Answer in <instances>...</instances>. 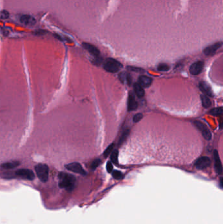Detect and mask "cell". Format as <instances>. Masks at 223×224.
<instances>
[{
    "label": "cell",
    "instance_id": "6da1fadb",
    "mask_svg": "<svg viewBox=\"0 0 223 224\" xmlns=\"http://www.w3.org/2000/svg\"><path fill=\"white\" fill-rule=\"evenodd\" d=\"M59 187L71 191L74 189L76 184V178L74 176L66 172H61L58 174Z\"/></svg>",
    "mask_w": 223,
    "mask_h": 224
},
{
    "label": "cell",
    "instance_id": "7a4b0ae2",
    "mask_svg": "<svg viewBox=\"0 0 223 224\" xmlns=\"http://www.w3.org/2000/svg\"><path fill=\"white\" fill-rule=\"evenodd\" d=\"M35 171L38 178L43 182H46L48 179L49 168L46 164L37 165L35 167Z\"/></svg>",
    "mask_w": 223,
    "mask_h": 224
},
{
    "label": "cell",
    "instance_id": "3957f363",
    "mask_svg": "<svg viewBox=\"0 0 223 224\" xmlns=\"http://www.w3.org/2000/svg\"><path fill=\"white\" fill-rule=\"evenodd\" d=\"M122 68V65L119 61L113 59H107L104 65V68L107 71L111 73H116Z\"/></svg>",
    "mask_w": 223,
    "mask_h": 224
},
{
    "label": "cell",
    "instance_id": "277c9868",
    "mask_svg": "<svg viewBox=\"0 0 223 224\" xmlns=\"http://www.w3.org/2000/svg\"><path fill=\"white\" fill-rule=\"evenodd\" d=\"M16 176L20 177L22 179L27 180H33L35 179V174L30 169H19L15 172Z\"/></svg>",
    "mask_w": 223,
    "mask_h": 224
},
{
    "label": "cell",
    "instance_id": "5b68a950",
    "mask_svg": "<svg viewBox=\"0 0 223 224\" xmlns=\"http://www.w3.org/2000/svg\"><path fill=\"white\" fill-rule=\"evenodd\" d=\"M194 124L195 126L197 127L200 131H201L203 136H204L206 140H211V136H211V131H209V129L207 128V126L204 124V123L200 122L199 121H195L194 122Z\"/></svg>",
    "mask_w": 223,
    "mask_h": 224
},
{
    "label": "cell",
    "instance_id": "8992f818",
    "mask_svg": "<svg viewBox=\"0 0 223 224\" xmlns=\"http://www.w3.org/2000/svg\"><path fill=\"white\" fill-rule=\"evenodd\" d=\"M65 167L66 168V169H68V171H71L73 172H75V173L79 174L81 175H86V172L83 169V168L82 167V166L81 164L79 163L74 162V163H69V164L66 165L65 166Z\"/></svg>",
    "mask_w": 223,
    "mask_h": 224
},
{
    "label": "cell",
    "instance_id": "52a82bcc",
    "mask_svg": "<svg viewBox=\"0 0 223 224\" xmlns=\"http://www.w3.org/2000/svg\"><path fill=\"white\" fill-rule=\"evenodd\" d=\"M211 163V159L207 157H202L196 161L195 166L198 169L203 170L209 167Z\"/></svg>",
    "mask_w": 223,
    "mask_h": 224
},
{
    "label": "cell",
    "instance_id": "ba28073f",
    "mask_svg": "<svg viewBox=\"0 0 223 224\" xmlns=\"http://www.w3.org/2000/svg\"><path fill=\"white\" fill-rule=\"evenodd\" d=\"M204 64L202 61H198L191 65L190 67V72L192 75H196L200 74L204 69Z\"/></svg>",
    "mask_w": 223,
    "mask_h": 224
},
{
    "label": "cell",
    "instance_id": "9c48e42d",
    "mask_svg": "<svg viewBox=\"0 0 223 224\" xmlns=\"http://www.w3.org/2000/svg\"><path fill=\"white\" fill-rule=\"evenodd\" d=\"M222 42H218V43L211 45L210 46L207 47L204 49V53H205V55L207 56L213 55L215 53L216 51H217V49H219L220 47L222 46Z\"/></svg>",
    "mask_w": 223,
    "mask_h": 224
},
{
    "label": "cell",
    "instance_id": "30bf717a",
    "mask_svg": "<svg viewBox=\"0 0 223 224\" xmlns=\"http://www.w3.org/2000/svg\"><path fill=\"white\" fill-rule=\"evenodd\" d=\"M214 159H215V171L218 174H221L222 172V166L221 161L220 160L219 155L217 150H215L213 153Z\"/></svg>",
    "mask_w": 223,
    "mask_h": 224
},
{
    "label": "cell",
    "instance_id": "8fae6325",
    "mask_svg": "<svg viewBox=\"0 0 223 224\" xmlns=\"http://www.w3.org/2000/svg\"><path fill=\"white\" fill-rule=\"evenodd\" d=\"M137 106L138 104L135 99L134 95H133V93L130 92L129 93L128 99V111H131L135 110V109H137Z\"/></svg>",
    "mask_w": 223,
    "mask_h": 224
},
{
    "label": "cell",
    "instance_id": "7c38bea8",
    "mask_svg": "<svg viewBox=\"0 0 223 224\" xmlns=\"http://www.w3.org/2000/svg\"><path fill=\"white\" fill-rule=\"evenodd\" d=\"M20 21L26 26H33L36 23V21L33 17L29 15H24L21 17Z\"/></svg>",
    "mask_w": 223,
    "mask_h": 224
},
{
    "label": "cell",
    "instance_id": "4fadbf2b",
    "mask_svg": "<svg viewBox=\"0 0 223 224\" xmlns=\"http://www.w3.org/2000/svg\"><path fill=\"white\" fill-rule=\"evenodd\" d=\"M82 47H83L86 51H88L91 55L94 56V57H98V56L100 55V51L98 50V49L94 45H93L88 43H82Z\"/></svg>",
    "mask_w": 223,
    "mask_h": 224
},
{
    "label": "cell",
    "instance_id": "5bb4252c",
    "mask_svg": "<svg viewBox=\"0 0 223 224\" xmlns=\"http://www.w3.org/2000/svg\"><path fill=\"white\" fill-rule=\"evenodd\" d=\"M199 87L200 90H201L207 96H211V97L213 96V93L212 89H211V87L209 86L207 83L204 81H202L200 83Z\"/></svg>",
    "mask_w": 223,
    "mask_h": 224
},
{
    "label": "cell",
    "instance_id": "9a60e30c",
    "mask_svg": "<svg viewBox=\"0 0 223 224\" xmlns=\"http://www.w3.org/2000/svg\"><path fill=\"white\" fill-rule=\"evenodd\" d=\"M138 83L141 85L143 88H147L151 85L152 83V79L151 77H147L146 75H141L138 78Z\"/></svg>",
    "mask_w": 223,
    "mask_h": 224
},
{
    "label": "cell",
    "instance_id": "2e32d148",
    "mask_svg": "<svg viewBox=\"0 0 223 224\" xmlns=\"http://www.w3.org/2000/svg\"><path fill=\"white\" fill-rule=\"evenodd\" d=\"M20 165V162L17 161H9V162L4 163L3 164H1V167L3 168L4 169H13L17 167L18 166Z\"/></svg>",
    "mask_w": 223,
    "mask_h": 224
},
{
    "label": "cell",
    "instance_id": "e0dca14e",
    "mask_svg": "<svg viewBox=\"0 0 223 224\" xmlns=\"http://www.w3.org/2000/svg\"><path fill=\"white\" fill-rule=\"evenodd\" d=\"M133 89H134V91L139 98H142L145 95V91L143 87L138 83H135L133 85Z\"/></svg>",
    "mask_w": 223,
    "mask_h": 224
},
{
    "label": "cell",
    "instance_id": "ac0fdd59",
    "mask_svg": "<svg viewBox=\"0 0 223 224\" xmlns=\"http://www.w3.org/2000/svg\"><path fill=\"white\" fill-rule=\"evenodd\" d=\"M201 100L203 106H204L205 108H208L209 107L211 106V101L206 95H201Z\"/></svg>",
    "mask_w": 223,
    "mask_h": 224
},
{
    "label": "cell",
    "instance_id": "d6986e66",
    "mask_svg": "<svg viewBox=\"0 0 223 224\" xmlns=\"http://www.w3.org/2000/svg\"><path fill=\"white\" fill-rule=\"evenodd\" d=\"M120 79L121 80L122 82L126 81L128 85H130L131 83V76L129 74H127V73H122L120 75Z\"/></svg>",
    "mask_w": 223,
    "mask_h": 224
},
{
    "label": "cell",
    "instance_id": "ffe728a7",
    "mask_svg": "<svg viewBox=\"0 0 223 224\" xmlns=\"http://www.w3.org/2000/svg\"><path fill=\"white\" fill-rule=\"evenodd\" d=\"M222 112H223L222 107H216V108L212 109L210 111H209V113L213 115H221Z\"/></svg>",
    "mask_w": 223,
    "mask_h": 224
},
{
    "label": "cell",
    "instance_id": "44dd1931",
    "mask_svg": "<svg viewBox=\"0 0 223 224\" xmlns=\"http://www.w3.org/2000/svg\"><path fill=\"white\" fill-rule=\"evenodd\" d=\"M118 156H119V151L117 149H115L114 151H112V153L111 155V159L115 164L118 163Z\"/></svg>",
    "mask_w": 223,
    "mask_h": 224
},
{
    "label": "cell",
    "instance_id": "7402d4cb",
    "mask_svg": "<svg viewBox=\"0 0 223 224\" xmlns=\"http://www.w3.org/2000/svg\"><path fill=\"white\" fill-rule=\"evenodd\" d=\"M112 176L116 180H121L124 177L123 174L119 171H113L112 172Z\"/></svg>",
    "mask_w": 223,
    "mask_h": 224
},
{
    "label": "cell",
    "instance_id": "603a6c76",
    "mask_svg": "<svg viewBox=\"0 0 223 224\" xmlns=\"http://www.w3.org/2000/svg\"><path fill=\"white\" fill-rule=\"evenodd\" d=\"M101 163H102V161H101V160L100 159H96L93 161L92 163H91L90 169L94 171V170H95L98 167H99V165L101 164Z\"/></svg>",
    "mask_w": 223,
    "mask_h": 224
},
{
    "label": "cell",
    "instance_id": "cb8c5ba5",
    "mask_svg": "<svg viewBox=\"0 0 223 224\" xmlns=\"http://www.w3.org/2000/svg\"><path fill=\"white\" fill-rule=\"evenodd\" d=\"M169 68H170V67L166 64H160L158 65L157 68L158 70L160 71H167L169 70Z\"/></svg>",
    "mask_w": 223,
    "mask_h": 224
},
{
    "label": "cell",
    "instance_id": "d4e9b609",
    "mask_svg": "<svg viewBox=\"0 0 223 224\" xmlns=\"http://www.w3.org/2000/svg\"><path fill=\"white\" fill-rule=\"evenodd\" d=\"M129 133H130V131H129V130H126L124 132L123 134H122V135L121 136V137H120V140H119V144H122V143H123L124 141L126 140L127 137H128Z\"/></svg>",
    "mask_w": 223,
    "mask_h": 224
},
{
    "label": "cell",
    "instance_id": "484cf974",
    "mask_svg": "<svg viewBox=\"0 0 223 224\" xmlns=\"http://www.w3.org/2000/svg\"><path fill=\"white\" fill-rule=\"evenodd\" d=\"M113 147H114V144H111L110 145H109V146L108 147V148L105 150V151L104 153V157H108L109 154L111 153V152L112 151V150L113 149Z\"/></svg>",
    "mask_w": 223,
    "mask_h": 224
},
{
    "label": "cell",
    "instance_id": "4316f807",
    "mask_svg": "<svg viewBox=\"0 0 223 224\" xmlns=\"http://www.w3.org/2000/svg\"><path fill=\"white\" fill-rule=\"evenodd\" d=\"M0 14H1V15H0V17H1V19H7L9 17V13L5 10L2 11Z\"/></svg>",
    "mask_w": 223,
    "mask_h": 224
},
{
    "label": "cell",
    "instance_id": "83f0119b",
    "mask_svg": "<svg viewBox=\"0 0 223 224\" xmlns=\"http://www.w3.org/2000/svg\"><path fill=\"white\" fill-rule=\"evenodd\" d=\"M143 116L141 113H137L136 115H134V117H133V121L135 123H137L138 121H139L143 118Z\"/></svg>",
    "mask_w": 223,
    "mask_h": 224
},
{
    "label": "cell",
    "instance_id": "f1b7e54d",
    "mask_svg": "<svg viewBox=\"0 0 223 224\" xmlns=\"http://www.w3.org/2000/svg\"><path fill=\"white\" fill-rule=\"evenodd\" d=\"M106 169H107V171H108L109 173H111V172H113V165L111 164V162H108V163H107Z\"/></svg>",
    "mask_w": 223,
    "mask_h": 224
},
{
    "label": "cell",
    "instance_id": "f546056e",
    "mask_svg": "<svg viewBox=\"0 0 223 224\" xmlns=\"http://www.w3.org/2000/svg\"><path fill=\"white\" fill-rule=\"evenodd\" d=\"M220 186L222 187V179L220 178Z\"/></svg>",
    "mask_w": 223,
    "mask_h": 224
}]
</instances>
